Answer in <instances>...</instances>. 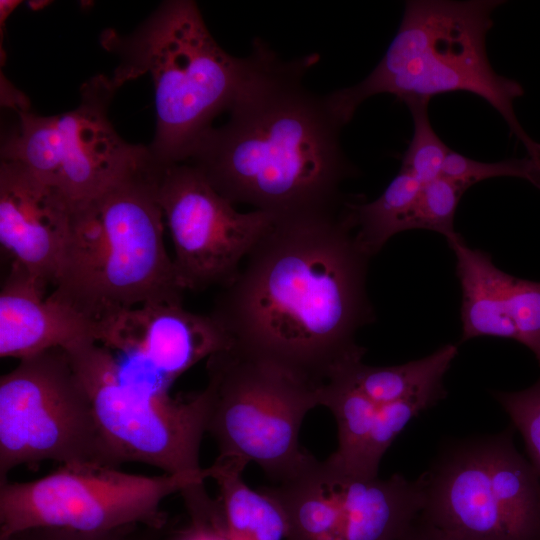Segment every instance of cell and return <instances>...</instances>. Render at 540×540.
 <instances>
[{
  "label": "cell",
  "mask_w": 540,
  "mask_h": 540,
  "mask_svg": "<svg viewBox=\"0 0 540 540\" xmlns=\"http://www.w3.org/2000/svg\"><path fill=\"white\" fill-rule=\"evenodd\" d=\"M93 406L114 460L153 466L167 474L209 478L200 465L206 433L203 391L172 398L159 385L128 380L111 350L87 343L66 351Z\"/></svg>",
  "instance_id": "ba28073f"
},
{
  "label": "cell",
  "mask_w": 540,
  "mask_h": 540,
  "mask_svg": "<svg viewBox=\"0 0 540 540\" xmlns=\"http://www.w3.org/2000/svg\"><path fill=\"white\" fill-rule=\"evenodd\" d=\"M457 352L456 345L446 344L424 358L395 366H370L357 360L328 379L342 380L377 404L419 401L433 407L446 396L443 377Z\"/></svg>",
  "instance_id": "ac0fdd59"
},
{
  "label": "cell",
  "mask_w": 540,
  "mask_h": 540,
  "mask_svg": "<svg viewBox=\"0 0 540 540\" xmlns=\"http://www.w3.org/2000/svg\"><path fill=\"white\" fill-rule=\"evenodd\" d=\"M251 53L254 67L229 121L212 127L185 162L232 204L276 220L339 212L347 202L341 184L357 171L326 96L303 85L318 55L285 61L260 39Z\"/></svg>",
  "instance_id": "7a4b0ae2"
},
{
  "label": "cell",
  "mask_w": 540,
  "mask_h": 540,
  "mask_svg": "<svg viewBox=\"0 0 540 540\" xmlns=\"http://www.w3.org/2000/svg\"><path fill=\"white\" fill-rule=\"evenodd\" d=\"M441 176L467 189L475 183L494 177L522 178L540 189V164L529 156L488 163L451 150L444 162Z\"/></svg>",
  "instance_id": "d4e9b609"
},
{
  "label": "cell",
  "mask_w": 540,
  "mask_h": 540,
  "mask_svg": "<svg viewBox=\"0 0 540 540\" xmlns=\"http://www.w3.org/2000/svg\"><path fill=\"white\" fill-rule=\"evenodd\" d=\"M406 105L413 119V135L403 154L400 170L408 172L424 184L441 176L451 149L433 129L427 101H413Z\"/></svg>",
  "instance_id": "cb8c5ba5"
},
{
  "label": "cell",
  "mask_w": 540,
  "mask_h": 540,
  "mask_svg": "<svg viewBox=\"0 0 540 540\" xmlns=\"http://www.w3.org/2000/svg\"><path fill=\"white\" fill-rule=\"evenodd\" d=\"M496 400L521 433L530 463L540 481V378L517 392H494Z\"/></svg>",
  "instance_id": "4316f807"
},
{
  "label": "cell",
  "mask_w": 540,
  "mask_h": 540,
  "mask_svg": "<svg viewBox=\"0 0 540 540\" xmlns=\"http://www.w3.org/2000/svg\"><path fill=\"white\" fill-rule=\"evenodd\" d=\"M128 526L109 531H80L60 527H32L0 540H140L142 532Z\"/></svg>",
  "instance_id": "83f0119b"
},
{
  "label": "cell",
  "mask_w": 540,
  "mask_h": 540,
  "mask_svg": "<svg viewBox=\"0 0 540 540\" xmlns=\"http://www.w3.org/2000/svg\"><path fill=\"white\" fill-rule=\"evenodd\" d=\"M246 464L217 457L209 478L218 486V497L231 540H285V510L270 487L252 489L242 478Z\"/></svg>",
  "instance_id": "ffe728a7"
},
{
  "label": "cell",
  "mask_w": 540,
  "mask_h": 540,
  "mask_svg": "<svg viewBox=\"0 0 540 540\" xmlns=\"http://www.w3.org/2000/svg\"><path fill=\"white\" fill-rule=\"evenodd\" d=\"M334 470L339 475L340 540H399L421 514L420 478H365Z\"/></svg>",
  "instance_id": "e0dca14e"
},
{
  "label": "cell",
  "mask_w": 540,
  "mask_h": 540,
  "mask_svg": "<svg viewBox=\"0 0 540 540\" xmlns=\"http://www.w3.org/2000/svg\"><path fill=\"white\" fill-rule=\"evenodd\" d=\"M206 370V433L219 458L256 463L277 484L317 460L301 447L299 432L321 406L323 385L233 343L211 355Z\"/></svg>",
  "instance_id": "8992f818"
},
{
  "label": "cell",
  "mask_w": 540,
  "mask_h": 540,
  "mask_svg": "<svg viewBox=\"0 0 540 540\" xmlns=\"http://www.w3.org/2000/svg\"><path fill=\"white\" fill-rule=\"evenodd\" d=\"M73 203L21 164L1 161L0 243L44 288L55 281L68 238Z\"/></svg>",
  "instance_id": "5bb4252c"
},
{
  "label": "cell",
  "mask_w": 540,
  "mask_h": 540,
  "mask_svg": "<svg viewBox=\"0 0 540 540\" xmlns=\"http://www.w3.org/2000/svg\"><path fill=\"white\" fill-rule=\"evenodd\" d=\"M499 0H411L398 30L377 66L361 82L326 95L345 126L357 108L377 94H392L405 104L438 94L468 92L486 101L540 164V143L522 128L514 101L521 84L499 75L490 64L486 39Z\"/></svg>",
  "instance_id": "277c9868"
},
{
  "label": "cell",
  "mask_w": 540,
  "mask_h": 540,
  "mask_svg": "<svg viewBox=\"0 0 540 540\" xmlns=\"http://www.w3.org/2000/svg\"><path fill=\"white\" fill-rule=\"evenodd\" d=\"M101 42L120 57L110 78L116 89L151 76L156 132L148 149L162 165L189 159L214 118L232 108L254 67L251 53L237 58L222 49L190 0L165 1L131 35L106 30Z\"/></svg>",
  "instance_id": "5b68a950"
},
{
  "label": "cell",
  "mask_w": 540,
  "mask_h": 540,
  "mask_svg": "<svg viewBox=\"0 0 540 540\" xmlns=\"http://www.w3.org/2000/svg\"><path fill=\"white\" fill-rule=\"evenodd\" d=\"M422 183L399 170L383 193L371 202L351 201L356 239L370 257L377 254L395 234L402 232Z\"/></svg>",
  "instance_id": "7402d4cb"
},
{
  "label": "cell",
  "mask_w": 540,
  "mask_h": 540,
  "mask_svg": "<svg viewBox=\"0 0 540 540\" xmlns=\"http://www.w3.org/2000/svg\"><path fill=\"white\" fill-rule=\"evenodd\" d=\"M180 495L189 521L171 531L163 540H231L219 500L209 496L204 483L191 485Z\"/></svg>",
  "instance_id": "484cf974"
},
{
  "label": "cell",
  "mask_w": 540,
  "mask_h": 540,
  "mask_svg": "<svg viewBox=\"0 0 540 540\" xmlns=\"http://www.w3.org/2000/svg\"><path fill=\"white\" fill-rule=\"evenodd\" d=\"M350 203L276 220L210 313L233 344L321 385L362 360L356 334L375 318L366 290L371 257L357 242Z\"/></svg>",
  "instance_id": "6da1fadb"
},
{
  "label": "cell",
  "mask_w": 540,
  "mask_h": 540,
  "mask_svg": "<svg viewBox=\"0 0 540 540\" xmlns=\"http://www.w3.org/2000/svg\"><path fill=\"white\" fill-rule=\"evenodd\" d=\"M19 1L14 0H1L0 1V24L1 29L3 28V23L7 16L14 10V8L19 4Z\"/></svg>",
  "instance_id": "f546056e"
},
{
  "label": "cell",
  "mask_w": 540,
  "mask_h": 540,
  "mask_svg": "<svg viewBox=\"0 0 540 540\" xmlns=\"http://www.w3.org/2000/svg\"><path fill=\"white\" fill-rule=\"evenodd\" d=\"M116 91L111 79L91 78L77 108L54 116L19 109L16 129L3 140L1 158L21 164L72 203L99 194L128 173L147 147L125 142L108 119Z\"/></svg>",
  "instance_id": "8fae6325"
},
{
  "label": "cell",
  "mask_w": 540,
  "mask_h": 540,
  "mask_svg": "<svg viewBox=\"0 0 540 540\" xmlns=\"http://www.w3.org/2000/svg\"><path fill=\"white\" fill-rule=\"evenodd\" d=\"M99 328V344L148 366L167 390L195 364L232 344L210 314L187 311L182 303H145L100 322Z\"/></svg>",
  "instance_id": "4fadbf2b"
},
{
  "label": "cell",
  "mask_w": 540,
  "mask_h": 540,
  "mask_svg": "<svg viewBox=\"0 0 540 540\" xmlns=\"http://www.w3.org/2000/svg\"><path fill=\"white\" fill-rule=\"evenodd\" d=\"M512 435L448 448L420 477V516L458 540H540V481Z\"/></svg>",
  "instance_id": "52a82bcc"
},
{
  "label": "cell",
  "mask_w": 540,
  "mask_h": 540,
  "mask_svg": "<svg viewBox=\"0 0 540 540\" xmlns=\"http://www.w3.org/2000/svg\"><path fill=\"white\" fill-rule=\"evenodd\" d=\"M206 478L126 473L106 466L60 465L32 481L0 482V539L32 527L109 531L128 526L162 530V502Z\"/></svg>",
  "instance_id": "30bf717a"
},
{
  "label": "cell",
  "mask_w": 540,
  "mask_h": 540,
  "mask_svg": "<svg viewBox=\"0 0 540 540\" xmlns=\"http://www.w3.org/2000/svg\"><path fill=\"white\" fill-rule=\"evenodd\" d=\"M270 488L287 516L285 540H340L339 475L325 461Z\"/></svg>",
  "instance_id": "44dd1931"
},
{
  "label": "cell",
  "mask_w": 540,
  "mask_h": 540,
  "mask_svg": "<svg viewBox=\"0 0 540 540\" xmlns=\"http://www.w3.org/2000/svg\"><path fill=\"white\" fill-rule=\"evenodd\" d=\"M466 190L443 176L422 184L402 231L425 229L438 232L446 239L452 237L457 233L454 227L456 209Z\"/></svg>",
  "instance_id": "603a6c76"
},
{
  "label": "cell",
  "mask_w": 540,
  "mask_h": 540,
  "mask_svg": "<svg viewBox=\"0 0 540 540\" xmlns=\"http://www.w3.org/2000/svg\"><path fill=\"white\" fill-rule=\"evenodd\" d=\"M155 179L181 287L199 291L231 283L276 218L261 210L236 211L189 162H156Z\"/></svg>",
  "instance_id": "7c38bea8"
},
{
  "label": "cell",
  "mask_w": 540,
  "mask_h": 540,
  "mask_svg": "<svg viewBox=\"0 0 540 540\" xmlns=\"http://www.w3.org/2000/svg\"><path fill=\"white\" fill-rule=\"evenodd\" d=\"M99 323L45 296V288L11 265L0 292V356L22 359L50 349L99 343Z\"/></svg>",
  "instance_id": "9a60e30c"
},
{
  "label": "cell",
  "mask_w": 540,
  "mask_h": 540,
  "mask_svg": "<svg viewBox=\"0 0 540 540\" xmlns=\"http://www.w3.org/2000/svg\"><path fill=\"white\" fill-rule=\"evenodd\" d=\"M52 460L119 468L67 352L19 360L0 378V482L14 468Z\"/></svg>",
  "instance_id": "9c48e42d"
},
{
  "label": "cell",
  "mask_w": 540,
  "mask_h": 540,
  "mask_svg": "<svg viewBox=\"0 0 540 540\" xmlns=\"http://www.w3.org/2000/svg\"><path fill=\"white\" fill-rule=\"evenodd\" d=\"M446 240L461 287V341L483 336L516 341L503 300L508 274L494 265L489 253L470 248L459 233Z\"/></svg>",
  "instance_id": "d6986e66"
},
{
  "label": "cell",
  "mask_w": 540,
  "mask_h": 540,
  "mask_svg": "<svg viewBox=\"0 0 540 540\" xmlns=\"http://www.w3.org/2000/svg\"><path fill=\"white\" fill-rule=\"evenodd\" d=\"M399 540H458L432 525L420 515Z\"/></svg>",
  "instance_id": "f1b7e54d"
},
{
  "label": "cell",
  "mask_w": 540,
  "mask_h": 540,
  "mask_svg": "<svg viewBox=\"0 0 540 540\" xmlns=\"http://www.w3.org/2000/svg\"><path fill=\"white\" fill-rule=\"evenodd\" d=\"M155 169L147 147L123 177L73 203L50 298L97 323L145 303H182L184 289L164 244Z\"/></svg>",
  "instance_id": "3957f363"
},
{
  "label": "cell",
  "mask_w": 540,
  "mask_h": 540,
  "mask_svg": "<svg viewBox=\"0 0 540 540\" xmlns=\"http://www.w3.org/2000/svg\"><path fill=\"white\" fill-rule=\"evenodd\" d=\"M161 530H154L150 528H144L140 540H158V533Z\"/></svg>",
  "instance_id": "4dcf8cb0"
},
{
  "label": "cell",
  "mask_w": 540,
  "mask_h": 540,
  "mask_svg": "<svg viewBox=\"0 0 540 540\" xmlns=\"http://www.w3.org/2000/svg\"><path fill=\"white\" fill-rule=\"evenodd\" d=\"M321 406L333 414L338 429L337 449L325 460L346 475L373 478L383 455L407 424L431 406L408 401L377 404L338 378L321 389Z\"/></svg>",
  "instance_id": "2e32d148"
}]
</instances>
